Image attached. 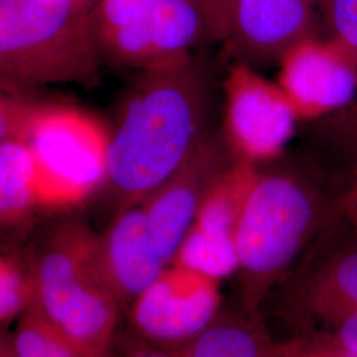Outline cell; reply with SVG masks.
Instances as JSON below:
<instances>
[{
  "label": "cell",
  "mask_w": 357,
  "mask_h": 357,
  "mask_svg": "<svg viewBox=\"0 0 357 357\" xmlns=\"http://www.w3.org/2000/svg\"><path fill=\"white\" fill-rule=\"evenodd\" d=\"M211 88L204 68L188 57L144 70L109 135L105 185L118 212L141 205L204 137Z\"/></svg>",
  "instance_id": "obj_1"
},
{
  "label": "cell",
  "mask_w": 357,
  "mask_h": 357,
  "mask_svg": "<svg viewBox=\"0 0 357 357\" xmlns=\"http://www.w3.org/2000/svg\"><path fill=\"white\" fill-rule=\"evenodd\" d=\"M342 204L305 175L290 169L258 172L237 229L240 303L261 311Z\"/></svg>",
  "instance_id": "obj_2"
},
{
  "label": "cell",
  "mask_w": 357,
  "mask_h": 357,
  "mask_svg": "<svg viewBox=\"0 0 357 357\" xmlns=\"http://www.w3.org/2000/svg\"><path fill=\"white\" fill-rule=\"evenodd\" d=\"M93 0H0V82L11 96L51 84L93 88L101 52Z\"/></svg>",
  "instance_id": "obj_3"
},
{
  "label": "cell",
  "mask_w": 357,
  "mask_h": 357,
  "mask_svg": "<svg viewBox=\"0 0 357 357\" xmlns=\"http://www.w3.org/2000/svg\"><path fill=\"white\" fill-rule=\"evenodd\" d=\"M1 139L22 141L33 156L40 206L78 204L106 183L109 134L89 115L68 106L1 100Z\"/></svg>",
  "instance_id": "obj_4"
},
{
  "label": "cell",
  "mask_w": 357,
  "mask_h": 357,
  "mask_svg": "<svg viewBox=\"0 0 357 357\" xmlns=\"http://www.w3.org/2000/svg\"><path fill=\"white\" fill-rule=\"evenodd\" d=\"M98 238L79 224H66L31 264L38 306L81 357L110 351L121 306L103 273Z\"/></svg>",
  "instance_id": "obj_5"
},
{
  "label": "cell",
  "mask_w": 357,
  "mask_h": 357,
  "mask_svg": "<svg viewBox=\"0 0 357 357\" xmlns=\"http://www.w3.org/2000/svg\"><path fill=\"white\" fill-rule=\"evenodd\" d=\"M93 24L102 57L143 72L191 57L206 38L202 0H100Z\"/></svg>",
  "instance_id": "obj_6"
},
{
  "label": "cell",
  "mask_w": 357,
  "mask_h": 357,
  "mask_svg": "<svg viewBox=\"0 0 357 357\" xmlns=\"http://www.w3.org/2000/svg\"><path fill=\"white\" fill-rule=\"evenodd\" d=\"M280 287L294 337L335 312L357 310V221L343 196L337 212Z\"/></svg>",
  "instance_id": "obj_7"
},
{
  "label": "cell",
  "mask_w": 357,
  "mask_h": 357,
  "mask_svg": "<svg viewBox=\"0 0 357 357\" xmlns=\"http://www.w3.org/2000/svg\"><path fill=\"white\" fill-rule=\"evenodd\" d=\"M225 141L236 159L270 160L291 139L298 116L278 84L234 63L224 81Z\"/></svg>",
  "instance_id": "obj_8"
},
{
  "label": "cell",
  "mask_w": 357,
  "mask_h": 357,
  "mask_svg": "<svg viewBox=\"0 0 357 357\" xmlns=\"http://www.w3.org/2000/svg\"><path fill=\"white\" fill-rule=\"evenodd\" d=\"M218 282L190 268L168 265L130 307L134 328L143 340L166 348L191 343L221 310Z\"/></svg>",
  "instance_id": "obj_9"
},
{
  "label": "cell",
  "mask_w": 357,
  "mask_h": 357,
  "mask_svg": "<svg viewBox=\"0 0 357 357\" xmlns=\"http://www.w3.org/2000/svg\"><path fill=\"white\" fill-rule=\"evenodd\" d=\"M234 160L224 137L205 132L181 166L142 203L153 246L167 266L195 224L206 192Z\"/></svg>",
  "instance_id": "obj_10"
},
{
  "label": "cell",
  "mask_w": 357,
  "mask_h": 357,
  "mask_svg": "<svg viewBox=\"0 0 357 357\" xmlns=\"http://www.w3.org/2000/svg\"><path fill=\"white\" fill-rule=\"evenodd\" d=\"M326 0H236L224 56L234 63L280 61L296 44L320 38Z\"/></svg>",
  "instance_id": "obj_11"
},
{
  "label": "cell",
  "mask_w": 357,
  "mask_h": 357,
  "mask_svg": "<svg viewBox=\"0 0 357 357\" xmlns=\"http://www.w3.org/2000/svg\"><path fill=\"white\" fill-rule=\"evenodd\" d=\"M280 63L278 85L298 119H314L355 103L357 63L331 40H305Z\"/></svg>",
  "instance_id": "obj_12"
},
{
  "label": "cell",
  "mask_w": 357,
  "mask_h": 357,
  "mask_svg": "<svg viewBox=\"0 0 357 357\" xmlns=\"http://www.w3.org/2000/svg\"><path fill=\"white\" fill-rule=\"evenodd\" d=\"M103 273L121 305L132 306L167 268L150 237L142 205L118 212L98 238Z\"/></svg>",
  "instance_id": "obj_13"
},
{
  "label": "cell",
  "mask_w": 357,
  "mask_h": 357,
  "mask_svg": "<svg viewBox=\"0 0 357 357\" xmlns=\"http://www.w3.org/2000/svg\"><path fill=\"white\" fill-rule=\"evenodd\" d=\"M178 351L183 357H283L262 312L241 303L237 308L220 310L204 331Z\"/></svg>",
  "instance_id": "obj_14"
},
{
  "label": "cell",
  "mask_w": 357,
  "mask_h": 357,
  "mask_svg": "<svg viewBox=\"0 0 357 357\" xmlns=\"http://www.w3.org/2000/svg\"><path fill=\"white\" fill-rule=\"evenodd\" d=\"M38 206V169L32 153L22 141L1 139L0 220L3 228L26 222Z\"/></svg>",
  "instance_id": "obj_15"
},
{
  "label": "cell",
  "mask_w": 357,
  "mask_h": 357,
  "mask_svg": "<svg viewBox=\"0 0 357 357\" xmlns=\"http://www.w3.org/2000/svg\"><path fill=\"white\" fill-rule=\"evenodd\" d=\"M257 178L255 163L236 159L206 192L193 225L236 236L243 206Z\"/></svg>",
  "instance_id": "obj_16"
},
{
  "label": "cell",
  "mask_w": 357,
  "mask_h": 357,
  "mask_svg": "<svg viewBox=\"0 0 357 357\" xmlns=\"http://www.w3.org/2000/svg\"><path fill=\"white\" fill-rule=\"evenodd\" d=\"M172 264L221 281L238 268L236 236L192 225Z\"/></svg>",
  "instance_id": "obj_17"
},
{
  "label": "cell",
  "mask_w": 357,
  "mask_h": 357,
  "mask_svg": "<svg viewBox=\"0 0 357 357\" xmlns=\"http://www.w3.org/2000/svg\"><path fill=\"white\" fill-rule=\"evenodd\" d=\"M11 337L16 357H81L76 347L53 326L38 303L17 320Z\"/></svg>",
  "instance_id": "obj_18"
},
{
  "label": "cell",
  "mask_w": 357,
  "mask_h": 357,
  "mask_svg": "<svg viewBox=\"0 0 357 357\" xmlns=\"http://www.w3.org/2000/svg\"><path fill=\"white\" fill-rule=\"evenodd\" d=\"M38 303L36 281L32 266L22 264L15 255L0 259V324L7 328Z\"/></svg>",
  "instance_id": "obj_19"
},
{
  "label": "cell",
  "mask_w": 357,
  "mask_h": 357,
  "mask_svg": "<svg viewBox=\"0 0 357 357\" xmlns=\"http://www.w3.org/2000/svg\"><path fill=\"white\" fill-rule=\"evenodd\" d=\"M293 339L323 345L347 356L357 357V310H343L328 315Z\"/></svg>",
  "instance_id": "obj_20"
},
{
  "label": "cell",
  "mask_w": 357,
  "mask_h": 357,
  "mask_svg": "<svg viewBox=\"0 0 357 357\" xmlns=\"http://www.w3.org/2000/svg\"><path fill=\"white\" fill-rule=\"evenodd\" d=\"M323 22L326 38L357 63V0H326Z\"/></svg>",
  "instance_id": "obj_21"
},
{
  "label": "cell",
  "mask_w": 357,
  "mask_h": 357,
  "mask_svg": "<svg viewBox=\"0 0 357 357\" xmlns=\"http://www.w3.org/2000/svg\"><path fill=\"white\" fill-rule=\"evenodd\" d=\"M236 0H202L206 23V38L224 43L229 35Z\"/></svg>",
  "instance_id": "obj_22"
},
{
  "label": "cell",
  "mask_w": 357,
  "mask_h": 357,
  "mask_svg": "<svg viewBox=\"0 0 357 357\" xmlns=\"http://www.w3.org/2000/svg\"><path fill=\"white\" fill-rule=\"evenodd\" d=\"M280 344L284 357H349L331 348L303 340H287Z\"/></svg>",
  "instance_id": "obj_23"
},
{
  "label": "cell",
  "mask_w": 357,
  "mask_h": 357,
  "mask_svg": "<svg viewBox=\"0 0 357 357\" xmlns=\"http://www.w3.org/2000/svg\"><path fill=\"white\" fill-rule=\"evenodd\" d=\"M110 354L113 357H183L178 349L153 344L147 340H143V343L139 342V343L128 345L123 354L114 355L112 349H110Z\"/></svg>",
  "instance_id": "obj_24"
},
{
  "label": "cell",
  "mask_w": 357,
  "mask_h": 357,
  "mask_svg": "<svg viewBox=\"0 0 357 357\" xmlns=\"http://www.w3.org/2000/svg\"><path fill=\"white\" fill-rule=\"evenodd\" d=\"M343 203L348 212L355 217L357 221V155L354 160V167H352V184L349 191L345 192L343 196Z\"/></svg>",
  "instance_id": "obj_25"
},
{
  "label": "cell",
  "mask_w": 357,
  "mask_h": 357,
  "mask_svg": "<svg viewBox=\"0 0 357 357\" xmlns=\"http://www.w3.org/2000/svg\"><path fill=\"white\" fill-rule=\"evenodd\" d=\"M0 357H16L13 349V337L11 335H3L0 343Z\"/></svg>",
  "instance_id": "obj_26"
},
{
  "label": "cell",
  "mask_w": 357,
  "mask_h": 357,
  "mask_svg": "<svg viewBox=\"0 0 357 357\" xmlns=\"http://www.w3.org/2000/svg\"><path fill=\"white\" fill-rule=\"evenodd\" d=\"M352 115L355 116V121H356L357 123V101L352 105Z\"/></svg>",
  "instance_id": "obj_27"
},
{
  "label": "cell",
  "mask_w": 357,
  "mask_h": 357,
  "mask_svg": "<svg viewBox=\"0 0 357 357\" xmlns=\"http://www.w3.org/2000/svg\"><path fill=\"white\" fill-rule=\"evenodd\" d=\"M101 357H113V355H112V354H110V351H109L106 355H103V356Z\"/></svg>",
  "instance_id": "obj_28"
},
{
  "label": "cell",
  "mask_w": 357,
  "mask_h": 357,
  "mask_svg": "<svg viewBox=\"0 0 357 357\" xmlns=\"http://www.w3.org/2000/svg\"><path fill=\"white\" fill-rule=\"evenodd\" d=\"M283 357H284V356H283Z\"/></svg>",
  "instance_id": "obj_29"
}]
</instances>
